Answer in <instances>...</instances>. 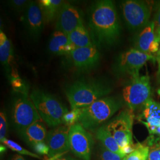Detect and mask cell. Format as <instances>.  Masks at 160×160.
Instances as JSON below:
<instances>
[{
	"mask_svg": "<svg viewBox=\"0 0 160 160\" xmlns=\"http://www.w3.org/2000/svg\"><path fill=\"white\" fill-rule=\"evenodd\" d=\"M10 81L12 83V87L16 92H20L21 94H28L27 89L28 88L25 85V84L23 82V80H22L19 77H11Z\"/></svg>",
	"mask_w": 160,
	"mask_h": 160,
	"instance_id": "cell-28",
	"label": "cell"
},
{
	"mask_svg": "<svg viewBox=\"0 0 160 160\" xmlns=\"http://www.w3.org/2000/svg\"><path fill=\"white\" fill-rule=\"evenodd\" d=\"M69 143L70 150L76 157L82 160H91L93 138L79 122L69 128Z\"/></svg>",
	"mask_w": 160,
	"mask_h": 160,
	"instance_id": "cell-10",
	"label": "cell"
},
{
	"mask_svg": "<svg viewBox=\"0 0 160 160\" xmlns=\"http://www.w3.org/2000/svg\"><path fill=\"white\" fill-rule=\"evenodd\" d=\"M68 35L69 39L75 48H85L94 45L90 32L84 24H82L71 32Z\"/></svg>",
	"mask_w": 160,
	"mask_h": 160,
	"instance_id": "cell-20",
	"label": "cell"
},
{
	"mask_svg": "<svg viewBox=\"0 0 160 160\" xmlns=\"http://www.w3.org/2000/svg\"><path fill=\"white\" fill-rule=\"evenodd\" d=\"M69 128L65 125H60L54 128L48 133L46 144L49 147V160H52L68 152L69 131Z\"/></svg>",
	"mask_w": 160,
	"mask_h": 160,
	"instance_id": "cell-12",
	"label": "cell"
},
{
	"mask_svg": "<svg viewBox=\"0 0 160 160\" xmlns=\"http://www.w3.org/2000/svg\"><path fill=\"white\" fill-rule=\"evenodd\" d=\"M149 151V148L148 145L143 143H137L135 149L126 156L125 160H147Z\"/></svg>",
	"mask_w": 160,
	"mask_h": 160,
	"instance_id": "cell-23",
	"label": "cell"
},
{
	"mask_svg": "<svg viewBox=\"0 0 160 160\" xmlns=\"http://www.w3.org/2000/svg\"><path fill=\"white\" fill-rule=\"evenodd\" d=\"M96 137L102 143L104 148L110 151L119 155L122 157H125L123 154L119 144L107 130L104 125L100 126L96 130Z\"/></svg>",
	"mask_w": 160,
	"mask_h": 160,
	"instance_id": "cell-22",
	"label": "cell"
},
{
	"mask_svg": "<svg viewBox=\"0 0 160 160\" xmlns=\"http://www.w3.org/2000/svg\"><path fill=\"white\" fill-rule=\"evenodd\" d=\"M125 157H122L118 154L110 151L103 147L100 154V160H125Z\"/></svg>",
	"mask_w": 160,
	"mask_h": 160,
	"instance_id": "cell-29",
	"label": "cell"
},
{
	"mask_svg": "<svg viewBox=\"0 0 160 160\" xmlns=\"http://www.w3.org/2000/svg\"><path fill=\"white\" fill-rule=\"evenodd\" d=\"M8 5L12 10L17 13H23L26 11L30 2L26 0H12L8 2Z\"/></svg>",
	"mask_w": 160,
	"mask_h": 160,
	"instance_id": "cell-27",
	"label": "cell"
},
{
	"mask_svg": "<svg viewBox=\"0 0 160 160\" xmlns=\"http://www.w3.org/2000/svg\"><path fill=\"white\" fill-rule=\"evenodd\" d=\"M120 7L127 28L132 32L137 33L150 22L153 2L142 0H126L122 2Z\"/></svg>",
	"mask_w": 160,
	"mask_h": 160,
	"instance_id": "cell-5",
	"label": "cell"
},
{
	"mask_svg": "<svg viewBox=\"0 0 160 160\" xmlns=\"http://www.w3.org/2000/svg\"><path fill=\"white\" fill-rule=\"evenodd\" d=\"M1 143H2L4 145H6L7 147L12 149V151L17 152V153L19 154L28 155V156H30V157H34V158L41 159V157L39 155L34 154V153H33L32 152H30L29 151H28L27 149L23 148L19 144L14 142L12 140H10V139H8L7 138H6L1 142Z\"/></svg>",
	"mask_w": 160,
	"mask_h": 160,
	"instance_id": "cell-24",
	"label": "cell"
},
{
	"mask_svg": "<svg viewBox=\"0 0 160 160\" xmlns=\"http://www.w3.org/2000/svg\"><path fill=\"white\" fill-rule=\"evenodd\" d=\"M11 160H25L22 155L19 154L14 155L12 158Z\"/></svg>",
	"mask_w": 160,
	"mask_h": 160,
	"instance_id": "cell-35",
	"label": "cell"
},
{
	"mask_svg": "<svg viewBox=\"0 0 160 160\" xmlns=\"http://www.w3.org/2000/svg\"><path fill=\"white\" fill-rule=\"evenodd\" d=\"M151 87L148 75L131 78L123 87L122 98L128 109L134 112L142 109L151 99Z\"/></svg>",
	"mask_w": 160,
	"mask_h": 160,
	"instance_id": "cell-6",
	"label": "cell"
},
{
	"mask_svg": "<svg viewBox=\"0 0 160 160\" xmlns=\"http://www.w3.org/2000/svg\"><path fill=\"white\" fill-rule=\"evenodd\" d=\"M112 91L108 82L98 79L76 81L66 88V95L71 110L86 108L97 100L106 97Z\"/></svg>",
	"mask_w": 160,
	"mask_h": 160,
	"instance_id": "cell-2",
	"label": "cell"
},
{
	"mask_svg": "<svg viewBox=\"0 0 160 160\" xmlns=\"http://www.w3.org/2000/svg\"><path fill=\"white\" fill-rule=\"evenodd\" d=\"M81 114V109H72L63 116V124L71 127L78 122Z\"/></svg>",
	"mask_w": 160,
	"mask_h": 160,
	"instance_id": "cell-25",
	"label": "cell"
},
{
	"mask_svg": "<svg viewBox=\"0 0 160 160\" xmlns=\"http://www.w3.org/2000/svg\"><path fill=\"white\" fill-rule=\"evenodd\" d=\"M155 39L154 23L153 21H150L145 27L135 34L133 39V48L149 55L150 46Z\"/></svg>",
	"mask_w": 160,
	"mask_h": 160,
	"instance_id": "cell-17",
	"label": "cell"
},
{
	"mask_svg": "<svg viewBox=\"0 0 160 160\" xmlns=\"http://www.w3.org/2000/svg\"><path fill=\"white\" fill-rule=\"evenodd\" d=\"M51 160H78L75 159L74 158L70 157V156H65V155H62L60 157H58L57 158H55L54 159Z\"/></svg>",
	"mask_w": 160,
	"mask_h": 160,
	"instance_id": "cell-34",
	"label": "cell"
},
{
	"mask_svg": "<svg viewBox=\"0 0 160 160\" xmlns=\"http://www.w3.org/2000/svg\"><path fill=\"white\" fill-rule=\"evenodd\" d=\"M32 148L38 154L48 155L49 154V147L45 142L36 143L32 147Z\"/></svg>",
	"mask_w": 160,
	"mask_h": 160,
	"instance_id": "cell-32",
	"label": "cell"
},
{
	"mask_svg": "<svg viewBox=\"0 0 160 160\" xmlns=\"http://www.w3.org/2000/svg\"><path fill=\"white\" fill-rule=\"evenodd\" d=\"M142 109L139 120L147 127L149 134L154 135L156 129L160 126V104L151 98Z\"/></svg>",
	"mask_w": 160,
	"mask_h": 160,
	"instance_id": "cell-15",
	"label": "cell"
},
{
	"mask_svg": "<svg viewBox=\"0 0 160 160\" xmlns=\"http://www.w3.org/2000/svg\"><path fill=\"white\" fill-rule=\"evenodd\" d=\"M155 61L158 65V69L157 72V80L158 84L160 85V46L158 51L156 53L155 55Z\"/></svg>",
	"mask_w": 160,
	"mask_h": 160,
	"instance_id": "cell-33",
	"label": "cell"
},
{
	"mask_svg": "<svg viewBox=\"0 0 160 160\" xmlns=\"http://www.w3.org/2000/svg\"><path fill=\"white\" fill-rule=\"evenodd\" d=\"M6 150V148L4 147V146H2V145H1V152L2 153V152H3L4 151H5Z\"/></svg>",
	"mask_w": 160,
	"mask_h": 160,
	"instance_id": "cell-36",
	"label": "cell"
},
{
	"mask_svg": "<svg viewBox=\"0 0 160 160\" xmlns=\"http://www.w3.org/2000/svg\"><path fill=\"white\" fill-rule=\"evenodd\" d=\"M20 133L24 141L31 147L36 143L45 142L48 135L46 126L43 120L34 122Z\"/></svg>",
	"mask_w": 160,
	"mask_h": 160,
	"instance_id": "cell-18",
	"label": "cell"
},
{
	"mask_svg": "<svg viewBox=\"0 0 160 160\" xmlns=\"http://www.w3.org/2000/svg\"><path fill=\"white\" fill-rule=\"evenodd\" d=\"M135 115L128 108L122 110L112 120L104 126L122 149L134 145L132 126Z\"/></svg>",
	"mask_w": 160,
	"mask_h": 160,
	"instance_id": "cell-8",
	"label": "cell"
},
{
	"mask_svg": "<svg viewBox=\"0 0 160 160\" xmlns=\"http://www.w3.org/2000/svg\"><path fill=\"white\" fill-rule=\"evenodd\" d=\"M48 48L50 52L56 55H69L75 49L68 35L58 30H55L52 34Z\"/></svg>",
	"mask_w": 160,
	"mask_h": 160,
	"instance_id": "cell-16",
	"label": "cell"
},
{
	"mask_svg": "<svg viewBox=\"0 0 160 160\" xmlns=\"http://www.w3.org/2000/svg\"><path fill=\"white\" fill-rule=\"evenodd\" d=\"M83 23L81 10L68 2H64L55 19V30L68 34Z\"/></svg>",
	"mask_w": 160,
	"mask_h": 160,
	"instance_id": "cell-11",
	"label": "cell"
},
{
	"mask_svg": "<svg viewBox=\"0 0 160 160\" xmlns=\"http://www.w3.org/2000/svg\"><path fill=\"white\" fill-rule=\"evenodd\" d=\"M148 157L147 160H160V142H154V138L149 141Z\"/></svg>",
	"mask_w": 160,
	"mask_h": 160,
	"instance_id": "cell-26",
	"label": "cell"
},
{
	"mask_svg": "<svg viewBox=\"0 0 160 160\" xmlns=\"http://www.w3.org/2000/svg\"><path fill=\"white\" fill-rule=\"evenodd\" d=\"M13 59V51L12 43L6 34L0 32V61L5 69L6 72L9 74L11 71V64Z\"/></svg>",
	"mask_w": 160,
	"mask_h": 160,
	"instance_id": "cell-19",
	"label": "cell"
},
{
	"mask_svg": "<svg viewBox=\"0 0 160 160\" xmlns=\"http://www.w3.org/2000/svg\"><path fill=\"white\" fill-rule=\"evenodd\" d=\"M155 39L160 43V2L157 7L154 18Z\"/></svg>",
	"mask_w": 160,
	"mask_h": 160,
	"instance_id": "cell-30",
	"label": "cell"
},
{
	"mask_svg": "<svg viewBox=\"0 0 160 160\" xmlns=\"http://www.w3.org/2000/svg\"><path fill=\"white\" fill-rule=\"evenodd\" d=\"M65 2L62 0H41L38 4L42 12L45 23L53 21L57 17Z\"/></svg>",
	"mask_w": 160,
	"mask_h": 160,
	"instance_id": "cell-21",
	"label": "cell"
},
{
	"mask_svg": "<svg viewBox=\"0 0 160 160\" xmlns=\"http://www.w3.org/2000/svg\"><path fill=\"white\" fill-rule=\"evenodd\" d=\"M14 126L19 133L34 122L42 120L34 104L28 94H21L15 98L12 111Z\"/></svg>",
	"mask_w": 160,
	"mask_h": 160,
	"instance_id": "cell-9",
	"label": "cell"
},
{
	"mask_svg": "<svg viewBox=\"0 0 160 160\" xmlns=\"http://www.w3.org/2000/svg\"><path fill=\"white\" fill-rule=\"evenodd\" d=\"M7 130V121L6 114L3 112L0 113V141L1 142L6 139V133Z\"/></svg>",
	"mask_w": 160,
	"mask_h": 160,
	"instance_id": "cell-31",
	"label": "cell"
},
{
	"mask_svg": "<svg viewBox=\"0 0 160 160\" xmlns=\"http://www.w3.org/2000/svg\"><path fill=\"white\" fill-rule=\"evenodd\" d=\"M69 56L75 67L82 71L96 67L100 59V52L95 45L75 48Z\"/></svg>",
	"mask_w": 160,
	"mask_h": 160,
	"instance_id": "cell-13",
	"label": "cell"
},
{
	"mask_svg": "<svg viewBox=\"0 0 160 160\" xmlns=\"http://www.w3.org/2000/svg\"><path fill=\"white\" fill-rule=\"evenodd\" d=\"M122 98L108 96L100 98L81 109L78 122L86 129L94 131L111 118L123 105Z\"/></svg>",
	"mask_w": 160,
	"mask_h": 160,
	"instance_id": "cell-3",
	"label": "cell"
},
{
	"mask_svg": "<svg viewBox=\"0 0 160 160\" xmlns=\"http://www.w3.org/2000/svg\"><path fill=\"white\" fill-rule=\"evenodd\" d=\"M149 61H155L153 55L139 51L132 48L120 53L115 59L113 71L118 77L139 75V71Z\"/></svg>",
	"mask_w": 160,
	"mask_h": 160,
	"instance_id": "cell-7",
	"label": "cell"
},
{
	"mask_svg": "<svg viewBox=\"0 0 160 160\" xmlns=\"http://www.w3.org/2000/svg\"><path fill=\"white\" fill-rule=\"evenodd\" d=\"M88 26L95 46L109 47L116 44L120 39L122 27L113 1L94 2L90 8Z\"/></svg>",
	"mask_w": 160,
	"mask_h": 160,
	"instance_id": "cell-1",
	"label": "cell"
},
{
	"mask_svg": "<svg viewBox=\"0 0 160 160\" xmlns=\"http://www.w3.org/2000/svg\"><path fill=\"white\" fill-rule=\"evenodd\" d=\"M23 18L29 36L34 40H37L42 34L45 24L38 2L30 1L23 14Z\"/></svg>",
	"mask_w": 160,
	"mask_h": 160,
	"instance_id": "cell-14",
	"label": "cell"
},
{
	"mask_svg": "<svg viewBox=\"0 0 160 160\" xmlns=\"http://www.w3.org/2000/svg\"><path fill=\"white\" fill-rule=\"evenodd\" d=\"M42 120L49 127L63 124V117L68 109L51 94L38 89L33 90L30 96Z\"/></svg>",
	"mask_w": 160,
	"mask_h": 160,
	"instance_id": "cell-4",
	"label": "cell"
}]
</instances>
